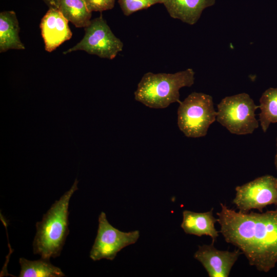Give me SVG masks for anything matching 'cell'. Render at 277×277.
I'll use <instances>...</instances> for the list:
<instances>
[{
    "mask_svg": "<svg viewBox=\"0 0 277 277\" xmlns=\"http://www.w3.org/2000/svg\"><path fill=\"white\" fill-rule=\"evenodd\" d=\"M220 232L239 249L251 266L267 272L277 262V209L264 213L242 212L220 204Z\"/></svg>",
    "mask_w": 277,
    "mask_h": 277,
    "instance_id": "1",
    "label": "cell"
},
{
    "mask_svg": "<svg viewBox=\"0 0 277 277\" xmlns=\"http://www.w3.org/2000/svg\"><path fill=\"white\" fill-rule=\"evenodd\" d=\"M77 178L69 190L52 205L36 223V232L33 242L35 254L50 260L58 256L63 249L69 230L68 208L70 200L78 190Z\"/></svg>",
    "mask_w": 277,
    "mask_h": 277,
    "instance_id": "2",
    "label": "cell"
},
{
    "mask_svg": "<svg viewBox=\"0 0 277 277\" xmlns=\"http://www.w3.org/2000/svg\"><path fill=\"white\" fill-rule=\"evenodd\" d=\"M194 74L192 68L174 73L147 72L137 84L134 99L154 109H163L172 103H180V89L192 86Z\"/></svg>",
    "mask_w": 277,
    "mask_h": 277,
    "instance_id": "3",
    "label": "cell"
},
{
    "mask_svg": "<svg viewBox=\"0 0 277 277\" xmlns=\"http://www.w3.org/2000/svg\"><path fill=\"white\" fill-rule=\"evenodd\" d=\"M177 113L180 130L187 137L192 138L205 136L217 115L212 97L196 92L180 102Z\"/></svg>",
    "mask_w": 277,
    "mask_h": 277,
    "instance_id": "4",
    "label": "cell"
},
{
    "mask_svg": "<svg viewBox=\"0 0 277 277\" xmlns=\"http://www.w3.org/2000/svg\"><path fill=\"white\" fill-rule=\"evenodd\" d=\"M258 108L246 93L226 96L217 105L216 120L232 134H251L259 126L255 114Z\"/></svg>",
    "mask_w": 277,
    "mask_h": 277,
    "instance_id": "5",
    "label": "cell"
},
{
    "mask_svg": "<svg viewBox=\"0 0 277 277\" xmlns=\"http://www.w3.org/2000/svg\"><path fill=\"white\" fill-rule=\"evenodd\" d=\"M84 30L81 41L63 54L81 50L101 58L112 60L123 51V43L112 32L102 14L92 19Z\"/></svg>",
    "mask_w": 277,
    "mask_h": 277,
    "instance_id": "6",
    "label": "cell"
},
{
    "mask_svg": "<svg viewBox=\"0 0 277 277\" xmlns=\"http://www.w3.org/2000/svg\"><path fill=\"white\" fill-rule=\"evenodd\" d=\"M139 237L138 230L126 232L114 227L102 211L98 216L97 235L90 257L94 261L103 259L112 261L123 248L135 243Z\"/></svg>",
    "mask_w": 277,
    "mask_h": 277,
    "instance_id": "7",
    "label": "cell"
},
{
    "mask_svg": "<svg viewBox=\"0 0 277 277\" xmlns=\"http://www.w3.org/2000/svg\"><path fill=\"white\" fill-rule=\"evenodd\" d=\"M236 194L233 203L239 211L248 212L263 208L272 204L277 205V177L270 175L259 177L235 188Z\"/></svg>",
    "mask_w": 277,
    "mask_h": 277,
    "instance_id": "8",
    "label": "cell"
},
{
    "mask_svg": "<svg viewBox=\"0 0 277 277\" xmlns=\"http://www.w3.org/2000/svg\"><path fill=\"white\" fill-rule=\"evenodd\" d=\"M213 244L212 242L210 245L199 246L194 257L201 263L209 277H228L239 256L243 253L239 249L231 252L220 250Z\"/></svg>",
    "mask_w": 277,
    "mask_h": 277,
    "instance_id": "9",
    "label": "cell"
},
{
    "mask_svg": "<svg viewBox=\"0 0 277 277\" xmlns=\"http://www.w3.org/2000/svg\"><path fill=\"white\" fill-rule=\"evenodd\" d=\"M68 23L69 21L58 9L49 8L40 23L41 34L46 51L52 52L71 38L72 33Z\"/></svg>",
    "mask_w": 277,
    "mask_h": 277,
    "instance_id": "10",
    "label": "cell"
},
{
    "mask_svg": "<svg viewBox=\"0 0 277 277\" xmlns=\"http://www.w3.org/2000/svg\"><path fill=\"white\" fill-rule=\"evenodd\" d=\"M216 0H164L163 4L173 18L190 25L196 24L203 11L213 6Z\"/></svg>",
    "mask_w": 277,
    "mask_h": 277,
    "instance_id": "11",
    "label": "cell"
},
{
    "mask_svg": "<svg viewBox=\"0 0 277 277\" xmlns=\"http://www.w3.org/2000/svg\"><path fill=\"white\" fill-rule=\"evenodd\" d=\"M213 208L205 212H195L189 210L183 212V221L181 227L184 232L189 234L198 236L203 235L211 238L214 243L219 236V231L215 228L217 222L213 215Z\"/></svg>",
    "mask_w": 277,
    "mask_h": 277,
    "instance_id": "12",
    "label": "cell"
},
{
    "mask_svg": "<svg viewBox=\"0 0 277 277\" xmlns=\"http://www.w3.org/2000/svg\"><path fill=\"white\" fill-rule=\"evenodd\" d=\"M20 28L14 11H3L0 13V52L10 49L24 50L25 47L21 41Z\"/></svg>",
    "mask_w": 277,
    "mask_h": 277,
    "instance_id": "13",
    "label": "cell"
},
{
    "mask_svg": "<svg viewBox=\"0 0 277 277\" xmlns=\"http://www.w3.org/2000/svg\"><path fill=\"white\" fill-rule=\"evenodd\" d=\"M58 9L77 28H85L92 19V13L83 0H58Z\"/></svg>",
    "mask_w": 277,
    "mask_h": 277,
    "instance_id": "14",
    "label": "cell"
},
{
    "mask_svg": "<svg viewBox=\"0 0 277 277\" xmlns=\"http://www.w3.org/2000/svg\"><path fill=\"white\" fill-rule=\"evenodd\" d=\"M21 266L19 277H62L65 274L62 270L52 265L49 260L42 258L29 261L24 258L19 260Z\"/></svg>",
    "mask_w": 277,
    "mask_h": 277,
    "instance_id": "15",
    "label": "cell"
},
{
    "mask_svg": "<svg viewBox=\"0 0 277 277\" xmlns=\"http://www.w3.org/2000/svg\"><path fill=\"white\" fill-rule=\"evenodd\" d=\"M259 121L263 132H266L271 123H277V88H269L260 99Z\"/></svg>",
    "mask_w": 277,
    "mask_h": 277,
    "instance_id": "16",
    "label": "cell"
},
{
    "mask_svg": "<svg viewBox=\"0 0 277 277\" xmlns=\"http://www.w3.org/2000/svg\"><path fill=\"white\" fill-rule=\"evenodd\" d=\"M163 2L164 0H118L121 10L126 16L155 4H163Z\"/></svg>",
    "mask_w": 277,
    "mask_h": 277,
    "instance_id": "17",
    "label": "cell"
},
{
    "mask_svg": "<svg viewBox=\"0 0 277 277\" xmlns=\"http://www.w3.org/2000/svg\"><path fill=\"white\" fill-rule=\"evenodd\" d=\"M90 12H102L112 9L116 0H83Z\"/></svg>",
    "mask_w": 277,
    "mask_h": 277,
    "instance_id": "18",
    "label": "cell"
},
{
    "mask_svg": "<svg viewBox=\"0 0 277 277\" xmlns=\"http://www.w3.org/2000/svg\"><path fill=\"white\" fill-rule=\"evenodd\" d=\"M45 4L50 8L58 9V0H43Z\"/></svg>",
    "mask_w": 277,
    "mask_h": 277,
    "instance_id": "19",
    "label": "cell"
},
{
    "mask_svg": "<svg viewBox=\"0 0 277 277\" xmlns=\"http://www.w3.org/2000/svg\"><path fill=\"white\" fill-rule=\"evenodd\" d=\"M276 147H277V137H276ZM274 165H275V166L277 171V149H276V155L275 156V159H274Z\"/></svg>",
    "mask_w": 277,
    "mask_h": 277,
    "instance_id": "20",
    "label": "cell"
}]
</instances>
